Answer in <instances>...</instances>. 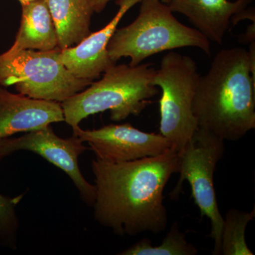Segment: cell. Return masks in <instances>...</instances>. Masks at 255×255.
I'll return each instance as SVG.
<instances>
[{
  "label": "cell",
  "mask_w": 255,
  "mask_h": 255,
  "mask_svg": "<svg viewBox=\"0 0 255 255\" xmlns=\"http://www.w3.org/2000/svg\"><path fill=\"white\" fill-rule=\"evenodd\" d=\"M23 195L11 198L0 194V239L12 246L16 241L18 221L16 206Z\"/></svg>",
  "instance_id": "obj_17"
},
{
  "label": "cell",
  "mask_w": 255,
  "mask_h": 255,
  "mask_svg": "<svg viewBox=\"0 0 255 255\" xmlns=\"http://www.w3.org/2000/svg\"><path fill=\"white\" fill-rule=\"evenodd\" d=\"M171 0H161L162 2L164 3V4H168L169 2H170Z\"/></svg>",
  "instance_id": "obj_20"
},
{
  "label": "cell",
  "mask_w": 255,
  "mask_h": 255,
  "mask_svg": "<svg viewBox=\"0 0 255 255\" xmlns=\"http://www.w3.org/2000/svg\"><path fill=\"white\" fill-rule=\"evenodd\" d=\"M225 153L224 140L213 132L198 127L191 140L178 152L179 179L170 193L177 199L182 191L183 183L190 184L191 194L200 210L201 217L211 221L210 237L214 239L213 255H221V236L224 218L218 205L215 192L214 176L216 166Z\"/></svg>",
  "instance_id": "obj_7"
},
{
  "label": "cell",
  "mask_w": 255,
  "mask_h": 255,
  "mask_svg": "<svg viewBox=\"0 0 255 255\" xmlns=\"http://www.w3.org/2000/svg\"><path fill=\"white\" fill-rule=\"evenodd\" d=\"M142 0H117L118 11L107 26L90 33L83 41L71 48L60 50L61 63L76 78L93 81L115 62L109 57L107 46L119 23L128 11Z\"/></svg>",
  "instance_id": "obj_10"
},
{
  "label": "cell",
  "mask_w": 255,
  "mask_h": 255,
  "mask_svg": "<svg viewBox=\"0 0 255 255\" xmlns=\"http://www.w3.org/2000/svg\"><path fill=\"white\" fill-rule=\"evenodd\" d=\"M73 135L87 142L97 158L108 162H123L156 157L171 149L160 133L142 131L129 124H110L95 130L73 129Z\"/></svg>",
  "instance_id": "obj_9"
},
{
  "label": "cell",
  "mask_w": 255,
  "mask_h": 255,
  "mask_svg": "<svg viewBox=\"0 0 255 255\" xmlns=\"http://www.w3.org/2000/svg\"><path fill=\"white\" fill-rule=\"evenodd\" d=\"M21 5V23L14 43L8 51H48L58 48L56 30L46 0H37Z\"/></svg>",
  "instance_id": "obj_13"
},
{
  "label": "cell",
  "mask_w": 255,
  "mask_h": 255,
  "mask_svg": "<svg viewBox=\"0 0 255 255\" xmlns=\"http://www.w3.org/2000/svg\"><path fill=\"white\" fill-rule=\"evenodd\" d=\"M139 14L130 24L116 30L107 46L109 57L117 63L130 58V66L148 57L177 48L194 47L211 55L210 41L196 28L178 21L161 0H142Z\"/></svg>",
  "instance_id": "obj_4"
},
{
  "label": "cell",
  "mask_w": 255,
  "mask_h": 255,
  "mask_svg": "<svg viewBox=\"0 0 255 255\" xmlns=\"http://www.w3.org/2000/svg\"><path fill=\"white\" fill-rule=\"evenodd\" d=\"M253 0H171L168 6L189 19L209 41L221 45L235 16L241 14Z\"/></svg>",
  "instance_id": "obj_12"
},
{
  "label": "cell",
  "mask_w": 255,
  "mask_h": 255,
  "mask_svg": "<svg viewBox=\"0 0 255 255\" xmlns=\"http://www.w3.org/2000/svg\"><path fill=\"white\" fill-rule=\"evenodd\" d=\"M60 50H21L0 54V86L20 95L62 103L93 81L74 76L60 61Z\"/></svg>",
  "instance_id": "obj_5"
},
{
  "label": "cell",
  "mask_w": 255,
  "mask_h": 255,
  "mask_svg": "<svg viewBox=\"0 0 255 255\" xmlns=\"http://www.w3.org/2000/svg\"><path fill=\"white\" fill-rule=\"evenodd\" d=\"M90 147L84 145L79 137L58 136L50 125L26 132L18 137L0 140V159L18 150H26L41 156L50 163L62 169L78 189L82 200L93 206L96 199L95 185L87 182L78 165L79 156Z\"/></svg>",
  "instance_id": "obj_8"
},
{
  "label": "cell",
  "mask_w": 255,
  "mask_h": 255,
  "mask_svg": "<svg viewBox=\"0 0 255 255\" xmlns=\"http://www.w3.org/2000/svg\"><path fill=\"white\" fill-rule=\"evenodd\" d=\"M255 209L246 212L232 209L224 219L221 236V255H253L246 240L247 226L254 219Z\"/></svg>",
  "instance_id": "obj_15"
},
{
  "label": "cell",
  "mask_w": 255,
  "mask_h": 255,
  "mask_svg": "<svg viewBox=\"0 0 255 255\" xmlns=\"http://www.w3.org/2000/svg\"><path fill=\"white\" fill-rule=\"evenodd\" d=\"M197 65L191 57L169 52L154 74L153 82L162 90L159 100V133L179 152L198 128L193 102L199 82Z\"/></svg>",
  "instance_id": "obj_6"
},
{
  "label": "cell",
  "mask_w": 255,
  "mask_h": 255,
  "mask_svg": "<svg viewBox=\"0 0 255 255\" xmlns=\"http://www.w3.org/2000/svg\"><path fill=\"white\" fill-rule=\"evenodd\" d=\"M155 71L151 63L114 64L100 80L60 103L65 122L74 129L90 116L106 111H110L111 119L117 122L140 115L159 93L152 82Z\"/></svg>",
  "instance_id": "obj_3"
},
{
  "label": "cell",
  "mask_w": 255,
  "mask_h": 255,
  "mask_svg": "<svg viewBox=\"0 0 255 255\" xmlns=\"http://www.w3.org/2000/svg\"><path fill=\"white\" fill-rule=\"evenodd\" d=\"M96 199L95 219L116 235L159 234L167 227L164 187L179 172L178 152L123 162L93 159Z\"/></svg>",
  "instance_id": "obj_1"
},
{
  "label": "cell",
  "mask_w": 255,
  "mask_h": 255,
  "mask_svg": "<svg viewBox=\"0 0 255 255\" xmlns=\"http://www.w3.org/2000/svg\"><path fill=\"white\" fill-rule=\"evenodd\" d=\"M54 23L60 49L71 48L90 32L93 0H46Z\"/></svg>",
  "instance_id": "obj_14"
},
{
  "label": "cell",
  "mask_w": 255,
  "mask_h": 255,
  "mask_svg": "<svg viewBox=\"0 0 255 255\" xmlns=\"http://www.w3.org/2000/svg\"><path fill=\"white\" fill-rule=\"evenodd\" d=\"M197 253L196 247L188 243L185 234L179 231V224L174 222L159 246H153L150 240L143 238L119 255H196Z\"/></svg>",
  "instance_id": "obj_16"
},
{
  "label": "cell",
  "mask_w": 255,
  "mask_h": 255,
  "mask_svg": "<svg viewBox=\"0 0 255 255\" xmlns=\"http://www.w3.org/2000/svg\"><path fill=\"white\" fill-rule=\"evenodd\" d=\"M255 45L221 50L199 77L193 102L198 127L237 141L255 128Z\"/></svg>",
  "instance_id": "obj_2"
},
{
  "label": "cell",
  "mask_w": 255,
  "mask_h": 255,
  "mask_svg": "<svg viewBox=\"0 0 255 255\" xmlns=\"http://www.w3.org/2000/svg\"><path fill=\"white\" fill-rule=\"evenodd\" d=\"M111 0H93L94 8L96 13H101L105 9Z\"/></svg>",
  "instance_id": "obj_18"
},
{
  "label": "cell",
  "mask_w": 255,
  "mask_h": 255,
  "mask_svg": "<svg viewBox=\"0 0 255 255\" xmlns=\"http://www.w3.org/2000/svg\"><path fill=\"white\" fill-rule=\"evenodd\" d=\"M63 122L59 102L16 95L0 86V140Z\"/></svg>",
  "instance_id": "obj_11"
},
{
  "label": "cell",
  "mask_w": 255,
  "mask_h": 255,
  "mask_svg": "<svg viewBox=\"0 0 255 255\" xmlns=\"http://www.w3.org/2000/svg\"><path fill=\"white\" fill-rule=\"evenodd\" d=\"M37 1V0H18V1H19L20 4H25V3L30 2V1Z\"/></svg>",
  "instance_id": "obj_19"
}]
</instances>
